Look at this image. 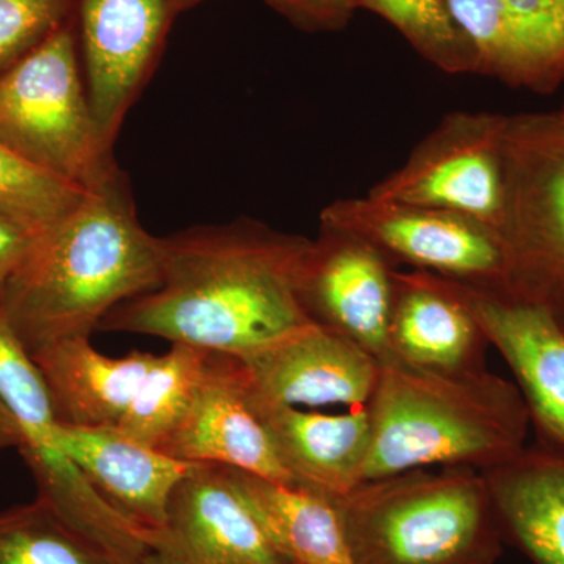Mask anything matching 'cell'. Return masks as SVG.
Here are the masks:
<instances>
[{
  "mask_svg": "<svg viewBox=\"0 0 564 564\" xmlns=\"http://www.w3.org/2000/svg\"><path fill=\"white\" fill-rule=\"evenodd\" d=\"M473 44L475 74L511 88L552 93L564 84V0H447Z\"/></svg>",
  "mask_w": 564,
  "mask_h": 564,
  "instance_id": "obj_13",
  "label": "cell"
},
{
  "mask_svg": "<svg viewBox=\"0 0 564 564\" xmlns=\"http://www.w3.org/2000/svg\"><path fill=\"white\" fill-rule=\"evenodd\" d=\"M321 226L359 237L393 265L508 291V262L499 236L455 212L362 196L336 199L321 214Z\"/></svg>",
  "mask_w": 564,
  "mask_h": 564,
  "instance_id": "obj_8",
  "label": "cell"
},
{
  "mask_svg": "<svg viewBox=\"0 0 564 564\" xmlns=\"http://www.w3.org/2000/svg\"><path fill=\"white\" fill-rule=\"evenodd\" d=\"M395 265L366 240L321 226L300 274L299 296L310 321L392 362L389 321Z\"/></svg>",
  "mask_w": 564,
  "mask_h": 564,
  "instance_id": "obj_11",
  "label": "cell"
},
{
  "mask_svg": "<svg viewBox=\"0 0 564 564\" xmlns=\"http://www.w3.org/2000/svg\"><path fill=\"white\" fill-rule=\"evenodd\" d=\"M367 408L372 441L364 481L433 466L485 473L527 447L530 415L521 391L486 369L381 364Z\"/></svg>",
  "mask_w": 564,
  "mask_h": 564,
  "instance_id": "obj_3",
  "label": "cell"
},
{
  "mask_svg": "<svg viewBox=\"0 0 564 564\" xmlns=\"http://www.w3.org/2000/svg\"><path fill=\"white\" fill-rule=\"evenodd\" d=\"M296 488L336 500L364 484L372 423L369 408L345 414L291 406H251Z\"/></svg>",
  "mask_w": 564,
  "mask_h": 564,
  "instance_id": "obj_17",
  "label": "cell"
},
{
  "mask_svg": "<svg viewBox=\"0 0 564 564\" xmlns=\"http://www.w3.org/2000/svg\"><path fill=\"white\" fill-rule=\"evenodd\" d=\"M209 355L204 348L173 344L158 356L117 429L150 447H161L191 408Z\"/></svg>",
  "mask_w": 564,
  "mask_h": 564,
  "instance_id": "obj_23",
  "label": "cell"
},
{
  "mask_svg": "<svg viewBox=\"0 0 564 564\" xmlns=\"http://www.w3.org/2000/svg\"><path fill=\"white\" fill-rule=\"evenodd\" d=\"M50 392L58 425L117 429L137 389L158 361L150 351L132 350L110 358L90 337H66L32 352Z\"/></svg>",
  "mask_w": 564,
  "mask_h": 564,
  "instance_id": "obj_19",
  "label": "cell"
},
{
  "mask_svg": "<svg viewBox=\"0 0 564 564\" xmlns=\"http://www.w3.org/2000/svg\"><path fill=\"white\" fill-rule=\"evenodd\" d=\"M388 337L392 362L433 372L485 369L488 340L437 274L395 270Z\"/></svg>",
  "mask_w": 564,
  "mask_h": 564,
  "instance_id": "obj_18",
  "label": "cell"
},
{
  "mask_svg": "<svg viewBox=\"0 0 564 564\" xmlns=\"http://www.w3.org/2000/svg\"><path fill=\"white\" fill-rule=\"evenodd\" d=\"M154 549L182 564H292L234 488L228 467L218 464H193L182 478Z\"/></svg>",
  "mask_w": 564,
  "mask_h": 564,
  "instance_id": "obj_15",
  "label": "cell"
},
{
  "mask_svg": "<svg viewBox=\"0 0 564 564\" xmlns=\"http://www.w3.org/2000/svg\"><path fill=\"white\" fill-rule=\"evenodd\" d=\"M50 444L76 463L111 507L158 541L169 521L174 489L193 463L162 454L118 429H73L57 423Z\"/></svg>",
  "mask_w": 564,
  "mask_h": 564,
  "instance_id": "obj_16",
  "label": "cell"
},
{
  "mask_svg": "<svg viewBox=\"0 0 564 564\" xmlns=\"http://www.w3.org/2000/svg\"><path fill=\"white\" fill-rule=\"evenodd\" d=\"M481 474L505 543L534 564H564V459L534 444Z\"/></svg>",
  "mask_w": 564,
  "mask_h": 564,
  "instance_id": "obj_20",
  "label": "cell"
},
{
  "mask_svg": "<svg viewBox=\"0 0 564 564\" xmlns=\"http://www.w3.org/2000/svg\"><path fill=\"white\" fill-rule=\"evenodd\" d=\"M159 282L161 237L141 226L117 169L33 236L0 293V311L32 355L55 340L90 337L115 307Z\"/></svg>",
  "mask_w": 564,
  "mask_h": 564,
  "instance_id": "obj_2",
  "label": "cell"
},
{
  "mask_svg": "<svg viewBox=\"0 0 564 564\" xmlns=\"http://www.w3.org/2000/svg\"><path fill=\"white\" fill-rule=\"evenodd\" d=\"M85 192L87 188L41 172L0 141V214L32 236L61 220Z\"/></svg>",
  "mask_w": 564,
  "mask_h": 564,
  "instance_id": "obj_27",
  "label": "cell"
},
{
  "mask_svg": "<svg viewBox=\"0 0 564 564\" xmlns=\"http://www.w3.org/2000/svg\"><path fill=\"white\" fill-rule=\"evenodd\" d=\"M55 426L43 375L0 311V451L47 444Z\"/></svg>",
  "mask_w": 564,
  "mask_h": 564,
  "instance_id": "obj_24",
  "label": "cell"
},
{
  "mask_svg": "<svg viewBox=\"0 0 564 564\" xmlns=\"http://www.w3.org/2000/svg\"><path fill=\"white\" fill-rule=\"evenodd\" d=\"M236 358L250 406H366L381 367L358 344L315 323Z\"/></svg>",
  "mask_w": 564,
  "mask_h": 564,
  "instance_id": "obj_12",
  "label": "cell"
},
{
  "mask_svg": "<svg viewBox=\"0 0 564 564\" xmlns=\"http://www.w3.org/2000/svg\"><path fill=\"white\" fill-rule=\"evenodd\" d=\"M169 2L170 7H172V10L174 11V14L180 17L181 13L192 10L193 7L198 6V3H203L204 0H169Z\"/></svg>",
  "mask_w": 564,
  "mask_h": 564,
  "instance_id": "obj_33",
  "label": "cell"
},
{
  "mask_svg": "<svg viewBox=\"0 0 564 564\" xmlns=\"http://www.w3.org/2000/svg\"><path fill=\"white\" fill-rule=\"evenodd\" d=\"M176 14L169 0H76L74 20L85 87L104 147L161 61Z\"/></svg>",
  "mask_w": 564,
  "mask_h": 564,
  "instance_id": "obj_9",
  "label": "cell"
},
{
  "mask_svg": "<svg viewBox=\"0 0 564 564\" xmlns=\"http://www.w3.org/2000/svg\"><path fill=\"white\" fill-rule=\"evenodd\" d=\"M270 9L306 32L344 29L359 9L356 0H263Z\"/></svg>",
  "mask_w": 564,
  "mask_h": 564,
  "instance_id": "obj_29",
  "label": "cell"
},
{
  "mask_svg": "<svg viewBox=\"0 0 564 564\" xmlns=\"http://www.w3.org/2000/svg\"><path fill=\"white\" fill-rule=\"evenodd\" d=\"M551 311L552 317L555 318L556 325L560 326L564 334V278L556 282L554 288L551 289L543 300H541Z\"/></svg>",
  "mask_w": 564,
  "mask_h": 564,
  "instance_id": "obj_31",
  "label": "cell"
},
{
  "mask_svg": "<svg viewBox=\"0 0 564 564\" xmlns=\"http://www.w3.org/2000/svg\"><path fill=\"white\" fill-rule=\"evenodd\" d=\"M310 245L250 218L161 237L158 288L115 307L99 328L250 355L313 323L299 296Z\"/></svg>",
  "mask_w": 564,
  "mask_h": 564,
  "instance_id": "obj_1",
  "label": "cell"
},
{
  "mask_svg": "<svg viewBox=\"0 0 564 564\" xmlns=\"http://www.w3.org/2000/svg\"><path fill=\"white\" fill-rule=\"evenodd\" d=\"M141 564H182L180 560L174 558L173 555L166 554V552L159 551V549H152L150 554L144 556L143 563Z\"/></svg>",
  "mask_w": 564,
  "mask_h": 564,
  "instance_id": "obj_32",
  "label": "cell"
},
{
  "mask_svg": "<svg viewBox=\"0 0 564 564\" xmlns=\"http://www.w3.org/2000/svg\"><path fill=\"white\" fill-rule=\"evenodd\" d=\"M0 141L41 172L84 188L118 169L93 118L74 14L0 74Z\"/></svg>",
  "mask_w": 564,
  "mask_h": 564,
  "instance_id": "obj_5",
  "label": "cell"
},
{
  "mask_svg": "<svg viewBox=\"0 0 564 564\" xmlns=\"http://www.w3.org/2000/svg\"><path fill=\"white\" fill-rule=\"evenodd\" d=\"M76 0H0V74L50 39Z\"/></svg>",
  "mask_w": 564,
  "mask_h": 564,
  "instance_id": "obj_28",
  "label": "cell"
},
{
  "mask_svg": "<svg viewBox=\"0 0 564 564\" xmlns=\"http://www.w3.org/2000/svg\"><path fill=\"white\" fill-rule=\"evenodd\" d=\"M440 280L513 372L536 444L564 459V334L551 311L508 291Z\"/></svg>",
  "mask_w": 564,
  "mask_h": 564,
  "instance_id": "obj_10",
  "label": "cell"
},
{
  "mask_svg": "<svg viewBox=\"0 0 564 564\" xmlns=\"http://www.w3.org/2000/svg\"><path fill=\"white\" fill-rule=\"evenodd\" d=\"M226 467L234 488L285 560L292 564H356L332 499Z\"/></svg>",
  "mask_w": 564,
  "mask_h": 564,
  "instance_id": "obj_21",
  "label": "cell"
},
{
  "mask_svg": "<svg viewBox=\"0 0 564 564\" xmlns=\"http://www.w3.org/2000/svg\"><path fill=\"white\" fill-rule=\"evenodd\" d=\"M33 236L7 215L0 214V293L28 251Z\"/></svg>",
  "mask_w": 564,
  "mask_h": 564,
  "instance_id": "obj_30",
  "label": "cell"
},
{
  "mask_svg": "<svg viewBox=\"0 0 564 564\" xmlns=\"http://www.w3.org/2000/svg\"><path fill=\"white\" fill-rule=\"evenodd\" d=\"M333 502L356 564H496L502 556L491 492L473 467L367 480Z\"/></svg>",
  "mask_w": 564,
  "mask_h": 564,
  "instance_id": "obj_4",
  "label": "cell"
},
{
  "mask_svg": "<svg viewBox=\"0 0 564 564\" xmlns=\"http://www.w3.org/2000/svg\"><path fill=\"white\" fill-rule=\"evenodd\" d=\"M499 239L508 292L541 302L564 278V126L556 111L508 115Z\"/></svg>",
  "mask_w": 564,
  "mask_h": 564,
  "instance_id": "obj_6",
  "label": "cell"
},
{
  "mask_svg": "<svg viewBox=\"0 0 564 564\" xmlns=\"http://www.w3.org/2000/svg\"><path fill=\"white\" fill-rule=\"evenodd\" d=\"M556 115H558L560 121H562L564 126V101L562 104V107H560V109L556 110Z\"/></svg>",
  "mask_w": 564,
  "mask_h": 564,
  "instance_id": "obj_34",
  "label": "cell"
},
{
  "mask_svg": "<svg viewBox=\"0 0 564 564\" xmlns=\"http://www.w3.org/2000/svg\"><path fill=\"white\" fill-rule=\"evenodd\" d=\"M397 29L413 50L447 74H475L473 44L456 24L447 0H356Z\"/></svg>",
  "mask_w": 564,
  "mask_h": 564,
  "instance_id": "obj_26",
  "label": "cell"
},
{
  "mask_svg": "<svg viewBox=\"0 0 564 564\" xmlns=\"http://www.w3.org/2000/svg\"><path fill=\"white\" fill-rule=\"evenodd\" d=\"M39 486V497L66 524L126 564H141L154 549V534L121 514L85 477L76 463L52 444L20 451Z\"/></svg>",
  "mask_w": 564,
  "mask_h": 564,
  "instance_id": "obj_22",
  "label": "cell"
},
{
  "mask_svg": "<svg viewBox=\"0 0 564 564\" xmlns=\"http://www.w3.org/2000/svg\"><path fill=\"white\" fill-rule=\"evenodd\" d=\"M0 564H126L74 530L36 497L0 513Z\"/></svg>",
  "mask_w": 564,
  "mask_h": 564,
  "instance_id": "obj_25",
  "label": "cell"
},
{
  "mask_svg": "<svg viewBox=\"0 0 564 564\" xmlns=\"http://www.w3.org/2000/svg\"><path fill=\"white\" fill-rule=\"evenodd\" d=\"M508 115L454 111L419 141L399 170L367 195L455 212L499 236L505 206Z\"/></svg>",
  "mask_w": 564,
  "mask_h": 564,
  "instance_id": "obj_7",
  "label": "cell"
},
{
  "mask_svg": "<svg viewBox=\"0 0 564 564\" xmlns=\"http://www.w3.org/2000/svg\"><path fill=\"white\" fill-rule=\"evenodd\" d=\"M158 451L180 462L236 467L293 486L265 426L248 403L239 359L225 352L210 351L191 408Z\"/></svg>",
  "mask_w": 564,
  "mask_h": 564,
  "instance_id": "obj_14",
  "label": "cell"
}]
</instances>
